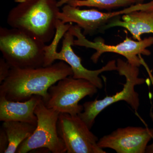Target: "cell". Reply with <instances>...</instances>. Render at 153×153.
<instances>
[{
  "label": "cell",
  "instance_id": "2",
  "mask_svg": "<svg viewBox=\"0 0 153 153\" xmlns=\"http://www.w3.org/2000/svg\"><path fill=\"white\" fill-rule=\"evenodd\" d=\"M7 23L11 28L21 30L44 42L55 37L60 12L58 0H15Z\"/></svg>",
  "mask_w": 153,
  "mask_h": 153
},
{
  "label": "cell",
  "instance_id": "7",
  "mask_svg": "<svg viewBox=\"0 0 153 153\" xmlns=\"http://www.w3.org/2000/svg\"><path fill=\"white\" fill-rule=\"evenodd\" d=\"M98 89L86 79L67 76L49 88L48 100L44 103L48 108L76 115L83 110V105L79 104V102L85 97H92Z\"/></svg>",
  "mask_w": 153,
  "mask_h": 153
},
{
  "label": "cell",
  "instance_id": "17",
  "mask_svg": "<svg viewBox=\"0 0 153 153\" xmlns=\"http://www.w3.org/2000/svg\"><path fill=\"white\" fill-rule=\"evenodd\" d=\"M9 145L8 138L2 127L0 128V153H5Z\"/></svg>",
  "mask_w": 153,
  "mask_h": 153
},
{
  "label": "cell",
  "instance_id": "14",
  "mask_svg": "<svg viewBox=\"0 0 153 153\" xmlns=\"http://www.w3.org/2000/svg\"><path fill=\"white\" fill-rule=\"evenodd\" d=\"M2 127L9 140L8 146L5 153H16L19 146L32 135L36 126L27 123L10 121L3 122Z\"/></svg>",
  "mask_w": 153,
  "mask_h": 153
},
{
  "label": "cell",
  "instance_id": "9",
  "mask_svg": "<svg viewBox=\"0 0 153 153\" xmlns=\"http://www.w3.org/2000/svg\"><path fill=\"white\" fill-rule=\"evenodd\" d=\"M153 8V0L147 3L134 4L118 11L108 13L95 9L81 10L68 4L63 5L58 14V19L63 24L75 23L84 36H92L102 32L105 26L112 19L133 11Z\"/></svg>",
  "mask_w": 153,
  "mask_h": 153
},
{
  "label": "cell",
  "instance_id": "6",
  "mask_svg": "<svg viewBox=\"0 0 153 153\" xmlns=\"http://www.w3.org/2000/svg\"><path fill=\"white\" fill-rule=\"evenodd\" d=\"M60 113L56 110L48 108L42 99L35 110L38 118L36 130L19 146L16 153H27L39 149H47L52 153L66 152V146L57 131Z\"/></svg>",
  "mask_w": 153,
  "mask_h": 153
},
{
  "label": "cell",
  "instance_id": "10",
  "mask_svg": "<svg viewBox=\"0 0 153 153\" xmlns=\"http://www.w3.org/2000/svg\"><path fill=\"white\" fill-rule=\"evenodd\" d=\"M59 136L67 153H105L97 144L98 139L78 115L60 113L57 124Z\"/></svg>",
  "mask_w": 153,
  "mask_h": 153
},
{
  "label": "cell",
  "instance_id": "3",
  "mask_svg": "<svg viewBox=\"0 0 153 153\" xmlns=\"http://www.w3.org/2000/svg\"><path fill=\"white\" fill-rule=\"evenodd\" d=\"M46 44L15 28H0V50L11 68L44 66Z\"/></svg>",
  "mask_w": 153,
  "mask_h": 153
},
{
  "label": "cell",
  "instance_id": "1",
  "mask_svg": "<svg viewBox=\"0 0 153 153\" xmlns=\"http://www.w3.org/2000/svg\"><path fill=\"white\" fill-rule=\"evenodd\" d=\"M72 75L71 67L62 60L38 68H11L8 76L1 83L0 96L11 101H25L38 95L45 102L49 88Z\"/></svg>",
  "mask_w": 153,
  "mask_h": 153
},
{
  "label": "cell",
  "instance_id": "13",
  "mask_svg": "<svg viewBox=\"0 0 153 153\" xmlns=\"http://www.w3.org/2000/svg\"><path fill=\"white\" fill-rule=\"evenodd\" d=\"M42 99L40 96L33 95L27 101H14L0 96V121L22 122L37 126L35 110Z\"/></svg>",
  "mask_w": 153,
  "mask_h": 153
},
{
  "label": "cell",
  "instance_id": "11",
  "mask_svg": "<svg viewBox=\"0 0 153 153\" xmlns=\"http://www.w3.org/2000/svg\"><path fill=\"white\" fill-rule=\"evenodd\" d=\"M153 139V128L142 127L120 128L99 139L102 149H112L117 153H145Z\"/></svg>",
  "mask_w": 153,
  "mask_h": 153
},
{
  "label": "cell",
  "instance_id": "8",
  "mask_svg": "<svg viewBox=\"0 0 153 153\" xmlns=\"http://www.w3.org/2000/svg\"><path fill=\"white\" fill-rule=\"evenodd\" d=\"M70 29L74 37L77 38V40H74V45L95 49L96 52L91 57L94 63H97L100 57L103 53L111 52L123 56L127 60V61L132 66L139 67L141 65H143L150 72L141 55L149 56L151 55V52L147 48L153 44V37L145 38L141 41L133 40L126 37L125 40L121 43L111 45L105 44L103 41L91 42L88 41L77 25H72ZM150 73L151 74L150 72Z\"/></svg>",
  "mask_w": 153,
  "mask_h": 153
},
{
  "label": "cell",
  "instance_id": "18",
  "mask_svg": "<svg viewBox=\"0 0 153 153\" xmlns=\"http://www.w3.org/2000/svg\"><path fill=\"white\" fill-rule=\"evenodd\" d=\"M151 119L153 122V112L151 111L150 113ZM146 153H153V143L149 145H148L146 149Z\"/></svg>",
  "mask_w": 153,
  "mask_h": 153
},
{
  "label": "cell",
  "instance_id": "19",
  "mask_svg": "<svg viewBox=\"0 0 153 153\" xmlns=\"http://www.w3.org/2000/svg\"><path fill=\"white\" fill-rule=\"evenodd\" d=\"M136 4H143L146 0H134Z\"/></svg>",
  "mask_w": 153,
  "mask_h": 153
},
{
  "label": "cell",
  "instance_id": "12",
  "mask_svg": "<svg viewBox=\"0 0 153 153\" xmlns=\"http://www.w3.org/2000/svg\"><path fill=\"white\" fill-rule=\"evenodd\" d=\"M112 19L103 27L102 32L109 28L121 27L128 30L134 40L141 41V36L153 34V8L133 11Z\"/></svg>",
  "mask_w": 153,
  "mask_h": 153
},
{
  "label": "cell",
  "instance_id": "15",
  "mask_svg": "<svg viewBox=\"0 0 153 153\" xmlns=\"http://www.w3.org/2000/svg\"><path fill=\"white\" fill-rule=\"evenodd\" d=\"M68 4L73 7H88L110 10L120 7H127L136 4L134 0H58V6Z\"/></svg>",
  "mask_w": 153,
  "mask_h": 153
},
{
  "label": "cell",
  "instance_id": "4",
  "mask_svg": "<svg viewBox=\"0 0 153 153\" xmlns=\"http://www.w3.org/2000/svg\"><path fill=\"white\" fill-rule=\"evenodd\" d=\"M74 37L70 28L66 33L64 28H57L52 43L46 45L44 66L52 65L56 60L64 61L71 67L73 78L86 79L98 89H101L103 84L100 74L105 71H116V61L110 60L97 70H91L85 68L81 58L75 54L71 47L74 45Z\"/></svg>",
  "mask_w": 153,
  "mask_h": 153
},
{
  "label": "cell",
  "instance_id": "16",
  "mask_svg": "<svg viewBox=\"0 0 153 153\" xmlns=\"http://www.w3.org/2000/svg\"><path fill=\"white\" fill-rule=\"evenodd\" d=\"M11 67L4 58L0 59V83H2L8 77Z\"/></svg>",
  "mask_w": 153,
  "mask_h": 153
},
{
  "label": "cell",
  "instance_id": "5",
  "mask_svg": "<svg viewBox=\"0 0 153 153\" xmlns=\"http://www.w3.org/2000/svg\"><path fill=\"white\" fill-rule=\"evenodd\" d=\"M117 70L121 76L125 77L126 81L123 88L119 92L101 100H95L83 103V110L78 114L88 128L91 129L97 116L111 105L120 101H125L135 111L140 106L139 94L135 89L137 85H142L146 82L145 79L139 77L138 67L132 66L127 61L120 58L116 61Z\"/></svg>",
  "mask_w": 153,
  "mask_h": 153
}]
</instances>
